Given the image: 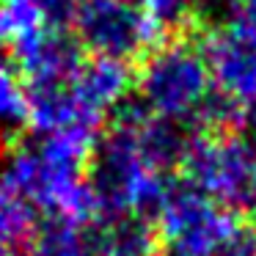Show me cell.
Listing matches in <instances>:
<instances>
[{
    "label": "cell",
    "instance_id": "obj_1",
    "mask_svg": "<svg viewBox=\"0 0 256 256\" xmlns=\"http://www.w3.org/2000/svg\"><path fill=\"white\" fill-rule=\"evenodd\" d=\"M212 25L196 14L182 30H174L135 64L132 91L154 116L190 127L204 100L212 94V74L204 52V34Z\"/></svg>",
    "mask_w": 256,
    "mask_h": 256
},
{
    "label": "cell",
    "instance_id": "obj_2",
    "mask_svg": "<svg viewBox=\"0 0 256 256\" xmlns=\"http://www.w3.org/2000/svg\"><path fill=\"white\" fill-rule=\"evenodd\" d=\"M179 174L223 210L256 215V140L248 135L190 132Z\"/></svg>",
    "mask_w": 256,
    "mask_h": 256
},
{
    "label": "cell",
    "instance_id": "obj_3",
    "mask_svg": "<svg viewBox=\"0 0 256 256\" xmlns=\"http://www.w3.org/2000/svg\"><path fill=\"white\" fill-rule=\"evenodd\" d=\"M72 34L88 56L140 64L166 34L138 6V0H80Z\"/></svg>",
    "mask_w": 256,
    "mask_h": 256
},
{
    "label": "cell",
    "instance_id": "obj_4",
    "mask_svg": "<svg viewBox=\"0 0 256 256\" xmlns=\"http://www.w3.org/2000/svg\"><path fill=\"white\" fill-rule=\"evenodd\" d=\"M240 220V215L223 210L182 174H174L157 232L166 256H212V250Z\"/></svg>",
    "mask_w": 256,
    "mask_h": 256
},
{
    "label": "cell",
    "instance_id": "obj_5",
    "mask_svg": "<svg viewBox=\"0 0 256 256\" xmlns=\"http://www.w3.org/2000/svg\"><path fill=\"white\" fill-rule=\"evenodd\" d=\"M149 174L138 152V130L105 124L86 166V184L96 201L100 220L130 215L138 182Z\"/></svg>",
    "mask_w": 256,
    "mask_h": 256
},
{
    "label": "cell",
    "instance_id": "obj_6",
    "mask_svg": "<svg viewBox=\"0 0 256 256\" xmlns=\"http://www.w3.org/2000/svg\"><path fill=\"white\" fill-rule=\"evenodd\" d=\"M212 86L242 108L256 105V36L228 20L204 34Z\"/></svg>",
    "mask_w": 256,
    "mask_h": 256
},
{
    "label": "cell",
    "instance_id": "obj_7",
    "mask_svg": "<svg viewBox=\"0 0 256 256\" xmlns=\"http://www.w3.org/2000/svg\"><path fill=\"white\" fill-rule=\"evenodd\" d=\"M132 80L135 66L124 61H113V58L88 56L72 80V94L78 102L80 118L88 127L102 130L116 102L132 91Z\"/></svg>",
    "mask_w": 256,
    "mask_h": 256
},
{
    "label": "cell",
    "instance_id": "obj_8",
    "mask_svg": "<svg viewBox=\"0 0 256 256\" xmlns=\"http://www.w3.org/2000/svg\"><path fill=\"white\" fill-rule=\"evenodd\" d=\"M88 256H166L157 226L132 215L83 226Z\"/></svg>",
    "mask_w": 256,
    "mask_h": 256
},
{
    "label": "cell",
    "instance_id": "obj_9",
    "mask_svg": "<svg viewBox=\"0 0 256 256\" xmlns=\"http://www.w3.org/2000/svg\"><path fill=\"white\" fill-rule=\"evenodd\" d=\"M190 130L171 118L152 116L138 130V152L140 160L154 174H179L184 149H188Z\"/></svg>",
    "mask_w": 256,
    "mask_h": 256
},
{
    "label": "cell",
    "instance_id": "obj_10",
    "mask_svg": "<svg viewBox=\"0 0 256 256\" xmlns=\"http://www.w3.org/2000/svg\"><path fill=\"white\" fill-rule=\"evenodd\" d=\"M25 256H88L83 226L56 212L39 218L30 240L25 242Z\"/></svg>",
    "mask_w": 256,
    "mask_h": 256
},
{
    "label": "cell",
    "instance_id": "obj_11",
    "mask_svg": "<svg viewBox=\"0 0 256 256\" xmlns=\"http://www.w3.org/2000/svg\"><path fill=\"white\" fill-rule=\"evenodd\" d=\"M36 223H39V206L0 179V245L12 250L25 248Z\"/></svg>",
    "mask_w": 256,
    "mask_h": 256
},
{
    "label": "cell",
    "instance_id": "obj_12",
    "mask_svg": "<svg viewBox=\"0 0 256 256\" xmlns=\"http://www.w3.org/2000/svg\"><path fill=\"white\" fill-rule=\"evenodd\" d=\"M0 127L12 130L17 138L28 130V94L14 61L6 56H0Z\"/></svg>",
    "mask_w": 256,
    "mask_h": 256
},
{
    "label": "cell",
    "instance_id": "obj_13",
    "mask_svg": "<svg viewBox=\"0 0 256 256\" xmlns=\"http://www.w3.org/2000/svg\"><path fill=\"white\" fill-rule=\"evenodd\" d=\"M212 256H256V220L242 218L212 250Z\"/></svg>",
    "mask_w": 256,
    "mask_h": 256
},
{
    "label": "cell",
    "instance_id": "obj_14",
    "mask_svg": "<svg viewBox=\"0 0 256 256\" xmlns=\"http://www.w3.org/2000/svg\"><path fill=\"white\" fill-rule=\"evenodd\" d=\"M228 20L237 22L242 30H248L250 36H256V0H237Z\"/></svg>",
    "mask_w": 256,
    "mask_h": 256
},
{
    "label": "cell",
    "instance_id": "obj_15",
    "mask_svg": "<svg viewBox=\"0 0 256 256\" xmlns=\"http://www.w3.org/2000/svg\"><path fill=\"white\" fill-rule=\"evenodd\" d=\"M198 3H210V6H215V3H237V0H196V12H198Z\"/></svg>",
    "mask_w": 256,
    "mask_h": 256
},
{
    "label": "cell",
    "instance_id": "obj_16",
    "mask_svg": "<svg viewBox=\"0 0 256 256\" xmlns=\"http://www.w3.org/2000/svg\"><path fill=\"white\" fill-rule=\"evenodd\" d=\"M0 256H17V254H14L12 248H3V245H0Z\"/></svg>",
    "mask_w": 256,
    "mask_h": 256
}]
</instances>
